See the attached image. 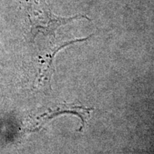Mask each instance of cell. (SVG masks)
I'll return each instance as SVG.
<instances>
[{"instance_id": "1", "label": "cell", "mask_w": 154, "mask_h": 154, "mask_svg": "<svg viewBox=\"0 0 154 154\" xmlns=\"http://www.w3.org/2000/svg\"><path fill=\"white\" fill-rule=\"evenodd\" d=\"M91 109H86L85 107H83L82 106H78L76 104H67L63 105L61 107L57 108V109H54L53 111H49V113H45L43 115H41L40 116L36 117L35 120H34L33 124H32L31 127L32 129H35L36 127L40 126V125L44 124L47 119H51L54 116L58 115L59 113H73V114L76 115L77 116L79 117L82 119V126H84L85 122L86 121V119L90 114V111Z\"/></svg>"}, {"instance_id": "2", "label": "cell", "mask_w": 154, "mask_h": 154, "mask_svg": "<svg viewBox=\"0 0 154 154\" xmlns=\"http://www.w3.org/2000/svg\"><path fill=\"white\" fill-rule=\"evenodd\" d=\"M145 154H154V153H145Z\"/></svg>"}]
</instances>
